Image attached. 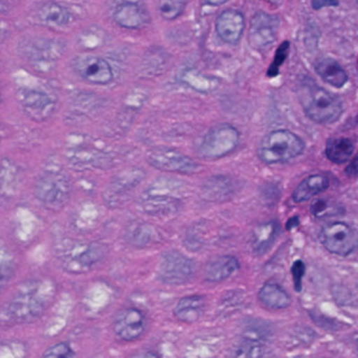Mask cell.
<instances>
[{
    "instance_id": "obj_1",
    "label": "cell",
    "mask_w": 358,
    "mask_h": 358,
    "mask_svg": "<svg viewBox=\"0 0 358 358\" xmlns=\"http://www.w3.org/2000/svg\"><path fill=\"white\" fill-rule=\"evenodd\" d=\"M296 94L305 115L315 123L322 125L336 123L344 113L340 96L317 85L311 78L301 80Z\"/></svg>"
},
{
    "instance_id": "obj_2",
    "label": "cell",
    "mask_w": 358,
    "mask_h": 358,
    "mask_svg": "<svg viewBox=\"0 0 358 358\" xmlns=\"http://www.w3.org/2000/svg\"><path fill=\"white\" fill-rule=\"evenodd\" d=\"M45 296L40 286H21L0 310V325H19L37 319L45 309Z\"/></svg>"
},
{
    "instance_id": "obj_3",
    "label": "cell",
    "mask_w": 358,
    "mask_h": 358,
    "mask_svg": "<svg viewBox=\"0 0 358 358\" xmlns=\"http://www.w3.org/2000/svg\"><path fill=\"white\" fill-rule=\"evenodd\" d=\"M305 143L300 136L286 129L275 130L262 138L258 147V157L267 165L287 163L302 155Z\"/></svg>"
},
{
    "instance_id": "obj_4",
    "label": "cell",
    "mask_w": 358,
    "mask_h": 358,
    "mask_svg": "<svg viewBox=\"0 0 358 358\" xmlns=\"http://www.w3.org/2000/svg\"><path fill=\"white\" fill-rule=\"evenodd\" d=\"M239 131L229 124L212 128L202 138L198 155L206 159H217L233 152L239 144Z\"/></svg>"
},
{
    "instance_id": "obj_5",
    "label": "cell",
    "mask_w": 358,
    "mask_h": 358,
    "mask_svg": "<svg viewBox=\"0 0 358 358\" xmlns=\"http://www.w3.org/2000/svg\"><path fill=\"white\" fill-rule=\"evenodd\" d=\"M320 239L331 254L347 257L358 250L357 229L341 221L328 223L322 229Z\"/></svg>"
},
{
    "instance_id": "obj_6",
    "label": "cell",
    "mask_w": 358,
    "mask_h": 358,
    "mask_svg": "<svg viewBox=\"0 0 358 358\" xmlns=\"http://www.w3.org/2000/svg\"><path fill=\"white\" fill-rule=\"evenodd\" d=\"M195 265L176 250L164 252L157 269V279L166 285H182L192 279Z\"/></svg>"
},
{
    "instance_id": "obj_7",
    "label": "cell",
    "mask_w": 358,
    "mask_h": 358,
    "mask_svg": "<svg viewBox=\"0 0 358 358\" xmlns=\"http://www.w3.org/2000/svg\"><path fill=\"white\" fill-rule=\"evenodd\" d=\"M280 27V18L277 15L257 12L250 20L248 29V43L254 50H266L275 43Z\"/></svg>"
},
{
    "instance_id": "obj_8",
    "label": "cell",
    "mask_w": 358,
    "mask_h": 358,
    "mask_svg": "<svg viewBox=\"0 0 358 358\" xmlns=\"http://www.w3.org/2000/svg\"><path fill=\"white\" fill-rule=\"evenodd\" d=\"M71 185L60 174L46 173L38 178L35 185V195L44 206L59 208L66 201Z\"/></svg>"
},
{
    "instance_id": "obj_9",
    "label": "cell",
    "mask_w": 358,
    "mask_h": 358,
    "mask_svg": "<svg viewBox=\"0 0 358 358\" xmlns=\"http://www.w3.org/2000/svg\"><path fill=\"white\" fill-rule=\"evenodd\" d=\"M147 161L157 169L178 173H194L199 167L193 159L172 149H153L147 153Z\"/></svg>"
},
{
    "instance_id": "obj_10",
    "label": "cell",
    "mask_w": 358,
    "mask_h": 358,
    "mask_svg": "<svg viewBox=\"0 0 358 358\" xmlns=\"http://www.w3.org/2000/svg\"><path fill=\"white\" fill-rule=\"evenodd\" d=\"M71 67L73 71L85 81L92 84L110 83L113 79V69L106 60L96 56L76 57L71 61Z\"/></svg>"
},
{
    "instance_id": "obj_11",
    "label": "cell",
    "mask_w": 358,
    "mask_h": 358,
    "mask_svg": "<svg viewBox=\"0 0 358 358\" xmlns=\"http://www.w3.org/2000/svg\"><path fill=\"white\" fill-rule=\"evenodd\" d=\"M146 317L136 308L122 310L113 322L115 334L125 342L138 340L146 330Z\"/></svg>"
},
{
    "instance_id": "obj_12",
    "label": "cell",
    "mask_w": 358,
    "mask_h": 358,
    "mask_svg": "<svg viewBox=\"0 0 358 358\" xmlns=\"http://www.w3.org/2000/svg\"><path fill=\"white\" fill-rule=\"evenodd\" d=\"M19 101L24 113L38 121L48 119L55 110L54 100L42 90L24 88L19 92Z\"/></svg>"
},
{
    "instance_id": "obj_13",
    "label": "cell",
    "mask_w": 358,
    "mask_h": 358,
    "mask_svg": "<svg viewBox=\"0 0 358 358\" xmlns=\"http://www.w3.org/2000/svg\"><path fill=\"white\" fill-rule=\"evenodd\" d=\"M245 27L243 14L239 10H223L216 20V31L219 37L229 44H237L241 39Z\"/></svg>"
},
{
    "instance_id": "obj_14",
    "label": "cell",
    "mask_w": 358,
    "mask_h": 358,
    "mask_svg": "<svg viewBox=\"0 0 358 358\" xmlns=\"http://www.w3.org/2000/svg\"><path fill=\"white\" fill-rule=\"evenodd\" d=\"M113 20L124 29H138L148 24L150 17L146 8L136 2L128 1L115 8Z\"/></svg>"
},
{
    "instance_id": "obj_15",
    "label": "cell",
    "mask_w": 358,
    "mask_h": 358,
    "mask_svg": "<svg viewBox=\"0 0 358 358\" xmlns=\"http://www.w3.org/2000/svg\"><path fill=\"white\" fill-rule=\"evenodd\" d=\"M144 173L142 170H128L124 173L119 174L111 180L110 185L105 193V200L113 206L122 202V198L130 193L136 185H138Z\"/></svg>"
},
{
    "instance_id": "obj_16",
    "label": "cell",
    "mask_w": 358,
    "mask_h": 358,
    "mask_svg": "<svg viewBox=\"0 0 358 358\" xmlns=\"http://www.w3.org/2000/svg\"><path fill=\"white\" fill-rule=\"evenodd\" d=\"M330 179L325 174H313L303 179L294 191L292 198L296 203L307 201L315 196L324 193L329 187Z\"/></svg>"
},
{
    "instance_id": "obj_17",
    "label": "cell",
    "mask_w": 358,
    "mask_h": 358,
    "mask_svg": "<svg viewBox=\"0 0 358 358\" xmlns=\"http://www.w3.org/2000/svg\"><path fill=\"white\" fill-rule=\"evenodd\" d=\"M237 185L227 176H213L201 187L202 198L208 201H222L235 193Z\"/></svg>"
},
{
    "instance_id": "obj_18",
    "label": "cell",
    "mask_w": 358,
    "mask_h": 358,
    "mask_svg": "<svg viewBox=\"0 0 358 358\" xmlns=\"http://www.w3.org/2000/svg\"><path fill=\"white\" fill-rule=\"evenodd\" d=\"M239 269V261L234 256H220L208 263L204 277L208 282H221L231 277Z\"/></svg>"
},
{
    "instance_id": "obj_19",
    "label": "cell",
    "mask_w": 358,
    "mask_h": 358,
    "mask_svg": "<svg viewBox=\"0 0 358 358\" xmlns=\"http://www.w3.org/2000/svg\"><path fill=\"white\" fill-rule=\"evenodd\" d=\"M315 71L324 82L336 88L346 85L349 77L346 71L341 66L338 61L331 58H323L315 64Z\"/></svg>"
},
{
    "instance_id": "obj_20",
    "label": "cell",
    "mask_w": 358,
    "mask_h": 358,
    "mask_svg": "<svg viewBox=\"0 0 358 358\" xmlns=\"http://www.w3.org/2000/svg\"><path fill=\"white\" fill-rule=\"evenodd\" d=\"M206 301L201 296H187L180 299L174 307V315L183 323H195L203 313Z\"/></svg>"
},
{
    "instance_id": "obj_21",
    "label": "cell",
    "mask_w": 358,
    "mask_h": 358,
    "mask_svg": "<svg viewBox=\"0 0 358 358\" xmlns=\"http://www.w3.org/2000/svg\"><path fill=\"white\" fill-rule=\"evenodd\" d=\"M22 52L29 60L44 62L55 59L59 52L56 42L45 39H31L23 43Z\"/></svg>"
},
{
    "instance_id": "obj_22",
    "label": "cell",
    "mask_w": 358,
    "mask_h": 358,
    "mask_svg": "<svg viewBox=\"0 0 358 358\" xmlns=\"http://www.w3.org/2000/svg\"><path fill=\"white\" fill-rule=\"evenodd\" d=\"M259 300L267 308L285 309L292 304L289 294L275 283L264 284L259 292Z\"/></svg>"
},
{
    "instance_id": "obj_23",
    "label": "cell",
    "mask_w": 358,
    "mask_h": 358,
    "mask_svg": "<svg viewBox=\"0 0 358 358\" xmlns=\"http://www.w3.org/2000/svg\"><path fill=\"white\" fill-rule=\"evenodd\" d=\"M355 152V145L348 138H331L326 143V157L331 163L343 165L348 163Z\"/></svg>"
},
{
    "instance_id": "obj_24",
    "label": "cell",
    "mask_w": 358,
    "mask_h": 358,
    "mask_svg": "<svg viewBox=\"0 0 358 358\" xmlns=\"http://www.w3.org/2000/svg\"><path fill=\"white\" fill-rule=\"evenodd\" d=\"M280 227L275 221L261 224L254 231L252 248L257 255H263L273 246L279 235Z\"/></svg>"
},
{
    "instance_id": "obj_25",
    "label": "cell",
    "mask_w": 358,
    "mask_h": 358,
    "mask_svg": "<svg viewBox=\"0 0 358 358\" xmlns=\"http://www.w3.org/2000/svg\"><path fill=\"white\" fill-rule=\"evenodd\" d=\"M233 358H269V350L264 341L241 336L231 350Z\"/></svg>"
},
{
    "instance_id": "obj_26",
    "label": "cell",
    "mask_w": 358,
    "mask_h": 358,
    "mask_svg": "<svg viewBox=\"0 0 358 358\" xmlns=\"http://www.w3.org/2000/svg\"><path fill=\"white\" fill-rule=\"evenodd\" d=\"M40 19L48 24L64 27L71 21V15L64 6L56 2H46L39 8Z\"/></svg>"
},
{
    "instance_id": "obj_27",
    "label": "cell",
    "mask_w": 358,
    "mask_h": 358,
    "mask_svg": "<svg viewBox=\"0 0 358 358\" xmlns=\"http://www.w3.org/2000/svg\"><path fill=\"white\" fill-rule=\"evenodd\" d=\"M143 206L145 210L150 212L151 214H157V212L163 214L165 212L178 210V201L176 198L169 197V196L149 194L147 197H145Z\"/></svg>"
},
{
    "instance_id": "obj_28",
    "label": "cell",
    "mask_w": 358,
    "mask_h": 358,
    "mask_svg": "<svg viewBox=\"0 0 358 358\" xmlns=\"http://www.w3.org/2000/svg\"><path fill=\"white\" fill-rule=\"evenodd\" d=\"M155 231L147 224L134 223L126 231V239L134 245L143 246L152 241Z\"/></svg>"
},
{
    "instance_id": "obj_29",
    "label": "cell",
    "mask_w": 358,
    "mask_h": 358,
    "mask_svg": "<svg viewBox=\"0 0 358 358\" xmlns=\"http://www.w3.org/2000/svg\"><path fill=\"white\" fill-rule=\"evenodd\" d=\"M344 208L340 204L331 203L325 199H315L311 203L310 212L315 218H327L342 214Z\"/></svg>"
},
{
    "instance_id": "obj_30",
    "label": "cell",
    "mask_w": 358,
    "mask_h": 358,
    "mask_svg": "<svg viewBox=\"0 0 358 358\" xmlns=\"http://www.w3.org/2000/svg\"><path fill=\"white\" fill-rule=\"evenodd\" d=\"M187 0H157L159 13L163 18L174 20L185 10Z\"/></svg>"
},
{
    "instance_id": "obj_31",
    "label": "cell",
    "mask_w": 358,
    "mask_h": 358,
    "mask_svg": "<svg viewBox=\"0 0 358 358\" xmlns=\"http://www.w3.org/2000/svg\"><path fill=\"white\" fill-rule=\"evenodd\" d=\"M289 41H284L280 44L277 52H275V58H273V63H271V66H269L268 69H267V77L275 78L279 75L280 67L284 64L286 59H287L288 55H289Z\"/></svg>"
},
{
    "instance_id": "obj_32",
    "label": "cell",
    "mask_w": 358,
    "mask_h": 358,
    "mask_svg": "<svg viewBox=\"0 0 358 358\" xmlns=\"http://www.w3.org/2000/svg\"><path fill=\"white\" fill-rule=\"evenodd\" d=\"M71 347L67 343H58L50 347L42 355V358H75Z\"/></svg>"
},
{
    "instance_id": "obj_33",
    "label": "cell",
    "mask_w": 358,
    "mask_h": 358,
    "mask_svg": "<svg viewBox=\"0 0 358 358\" xmlns=\"http://www.w3.org/2000/svg\"><path fill=\"white\" fill-rule=\"evenodd\" d=\"M306 273V265L302 260L294 261L292 266V280H294V290L301 292L303 289V278Z\"/></svg>"
},
{
    "instance_id": "obj_34",
    "label": "cell",
    "mask_w": 358,
    "mask_h": 358,
    "mask_svg": "<svg viewBox=\"0 0 358 358\" xmlns=\"http://www.w3.org/2000/svg\"><path fill=\"white\" fill-rule=\"evenodd\" d=\"M14 273V266L8 261L0 262V289L3 288L10 282Z\"/></svg>"
},
{
    "instance_id": "obj_35",
    "label": "cell",
    "mask_w": 358,
    "mask_h": 358,
    "mask_svg": "<svg viewBox=\"0 0 358 358\" xmlns=\"http://www.w3.org/2000/svg\"><path fill=\"white\" fill-rule=\"evenodd\" d=\"M338 0H311V6L313 10H319L324 8H334L338 6Z\"/></svg>"
},
{
    "instance_id": "obj_36",
    "label": "cell",
    "mask_w": 358,
    "mask_h": 358,
    "mask_svg": "<svg viewBox=\"0 0 358 358\" xmlns=\"http://www.w3.org/2000/svg\"><path fill=\"white\" fill-rule=\"evenodd\" d=\"M345 172H346L348 178H358V153L355 157H353L352 161L349 163V165L347 166L346 169H345Z\"/></svg>"
},
{
    "instance_id": "obj_37",
    "label": "cell",
    "mask_w": 358,
    "mask_h": 358,
    "mask_svg": "<svg viewBox=\"0 0 358 358\" xmlns=\"http://www.w3.org/2000/svg\"><path fill=\"white\" fill-rule=\"evenodd\" d=\"M129 358H161L159 355L155 353L151 352V351H141V352L134 353Z\"/></svg>"
},
{
    "instance_id": "obj_38",
    "label": "cell",
    "mask_w": 358,
    "mask_h": 358,
    "mask_svg": "<svg viewBox=\"0 0 358 358\" xmlns=\"http://www.w3.org/2000/svg\"><path fill=\"white\" fill-rule=\"evenodd\" d=\"M299 224H300V219H299L298 216H294L287 221V223H286V229H287L288 231H292V229L298 227Z\"/></svg>"
},
{
    "instance_id": "obj_39",
    "label": "cell",
    "mask_w": 358,
    "mask_h": 358,
    "mask_svg": "<svg viewBox=\"0 0 358 358\" xmlns=\"http://www.w3.org/2000/svg\"><path fill=\"white\" fill-rule=\"evenodd\" d=\"M206 4L213 6H222V4L227 3L229 0H204Z\"/></svg>"
},
{
    "instance_id": "obj_40",
    "label": "cell",
    "mask_w": 358,
    "mask_h": 358,
    "mask_svg": "<svg viewBox=\"0 0 358 358\" xmlns=\"http://www.w3.org/2000/svg\"><path fill=\"white\" fill-rule=\"evenodd\" d=\"M265 1L273 6H279L283 3V0H265Z\"/></svg>"
},
{
    "instance_id": "obj_41",
    "label": "cell",
    "mask_w": 358,
    "mask_h": 358,
    "mask_svg": "<svg viewBox=\"0 0 358 358\" xmlns=\"http://www.w3.org/2000/svg\"><path fill=\"white\" fill-rule=\"evenodd\" d=\"M0 103H1V94H0Z\"/></svg>"
},
{
    "instance_id": "obj_42",
    "label": "cell",
    "mask_w": 358,
    "mask_h": 358,
    "mask_svg": "<svg viewBox=\"0 0 358 358\" xmlns=\"http://www.w3.org/2000/svg\"><path fill=\"white\" fill-rule=\"evenodd\" d=\"M357 348H358V341H357Z\"/></svg>"
}]
</instances>
